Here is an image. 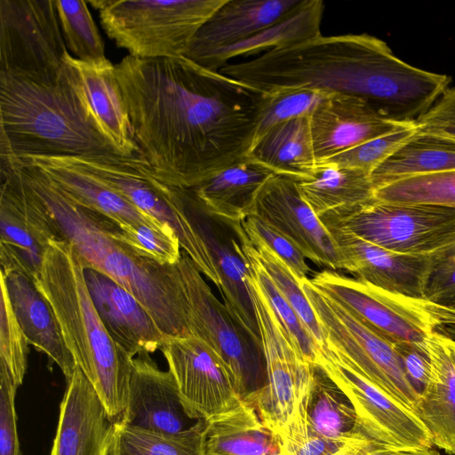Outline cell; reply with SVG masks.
I'll list each match as a JSON object with an SVG mask.
<instances>
[{"label": "cell", "instance_id": "1", "mask_svg": "<svg viewBox=\"0 0 455 455\" xmlns=\"http://www.w3.org/2000/svg\"><path fill=\"white\" fill-rule=\"evenodd\" d=\"M116 74L139 154L171 186L188 188L240 162L259 94L185 56H125Z\"/></svg>", "mask_w": 455, "mask_h": 455}, {"label": "cell", "instance_id": "2", "mask_svg": "<svg viewBox=\"0 0 455 455\" xmlns=\"http://www.w3.org/2000/svg\"><path fill=\"white\" fill-rule=\"evenodd\" d=\"M220 71L259 94L309 87L355 96L399 123H415L448 85L446 76L403 61L368 34H320Z\"/></svg>", "mask_w": 455, "mask_h": 455}, {"label": "cell", "instance_id": "3", "mask_svg": "<svg viewBox=\"0 0 455 455\" xmlns=\"http://www.w3.org/2000/svg\"><path fill=\"white\" fill-rule=\"evenodd\" d=\"M18 163L17 169L46 208L58 236L72 244L84 267L129 291L167 338L190 335L177 264L137 254L115 237L111 220L76 204L39 168Z\"/></svg>", "mask_w": 455, "mask_h": 455}, {"label": "cell", "instance_id": "4", "mask_svg": "<svg viewBox=\"0 0 455 455\" xmlns=\"http://www.w3.org/2000/svg\"><path fill=\"white\" fill-rule=\"evenodd\" d=\"M85 267L70 243L53 240L34 277L52 307L76 364L114 423L126 408L132 360L108 332L91 297Z\"/></svg>", "mask_w": 455, "mask_h": 455}, {"label": "cell", "instance_id": "5", "mask_svg": "<svg viewBox=\"0 0 455 455\" xmlns=\"http://www.w3.org/2000/svg\"><path fill=\"white\" fill-rule=\"evenodd\" d=\"M116 154L63 74L42 84L0 73V161ZM117 155V154H116Z\"/></svg>", "mask_w": 455, "mask_h": 455}, {"label": "cell", "instance_id": "6", "mask_svg": "<svg viewBox=\"0 0 455 455\" xmlns=\"http://www.w3.org/2000/svg\"><path fill=\"white\" fill-rule=\"evenodd\" d=\"M226 0H88L101 26L129 55L185 56L194 36Z\"/></svg>", "mask_w": 455, "mask_h": 455}, {"label": "cell", "instance_id": "7", "mask_svg": "<svg viewBox=\"0 0 455 455\" xmlns=\"http://www.w3.org/2000/svg\"><path fill=\"white\" fill-rule=\"evenodd\" d=\"M310 283L391 343L424 344L439 327L455 325V307L390 291L332 269Z\"/></svg>", "mask_w": 455, "mask_h": 455}, {"label": "cell", "instance_id": "8", "mask_svg": "<svg viewBox=\"0 0 455 455\" xmlns=\"http://www.w3.org/2000/svg\"><path fill=\"white\" fill-rule=\"evenodd\" d=\"M135 207L158 222L170 227L180 246L202 274L220 287V277L212 257L185 209L181 188L167 184L139 154H116L73 157Z\"/></svg>", "mask_w": 455, "mask_h": 455}, {"label": "cell", "instance_id": "9", "mask_svg": "<svg viewBox=\"0 0 455 455\" xmlns=\"http://www.w3.org/2000/svg\"><path fill=\"white\" fill-rule=\"evenodd\" d=\"M299 283L326 334V348L386 395L416 413L419 395L406 378L394 344L320 291L309 278Z\"/></svg>", "mask_w": 455, "mask_h": 455}, {"label": "cell", "instance_id": "10", "mask_svg": "<svg viewBox=\"0 0 455 455\" xmlns=\"http://www.w3.org/2000/svg\"><path fill=\"white\" fill-rule=\"evenodd\" d=\"M177 267L190 335L204 342L221 358L242 398L261 388L267 380L261 347L235 322L186 252H181Z\"/></svg>", "mask_w": 455, "mask_h": 455}, {"label": "cell", "instance_id": "11", "mask_svg": "<svg viewBox=\"0 0 455 455\" xmlns=\"http://www.w3.org/2000/svg\"><path fill=\"white\" fill-rule=\"evenodd\" d=\"M248 284L259 330L267 380L261 388L243 399L250 403L263 423L280 436L309 395L315 366L295 349L251 270Z\"/></svg>", "mask_w": 455, "mask_h": 455}, {"label": "cell", "instance_id": "12", "mask_svg": "<svg viewBox=\"0 0 455 455\" xmlns=\"http://www.w3.org/2000/svg\"><path fill=\"white\" fill-rule=\"evenodd\" d=\"M320 220L402 254L431 255L455 242V209L442 205L375 200Z\"/></svg>", "mask_w": 455, "mask_h": 455}, {"label": "cell", "instance_id": "13", "mask_svg": "<svg viewBox=\"0 0 455 455\" xmlns=\"http://www.w3.org/2000/svg\"><path fill=\"white\" fill-rule=\"evenodd\" d=\"M68 52L55 0H0V73L53 84Z\"/></svg>", "mask_w": 455, "mask_h": 455}, {"label": "cell", "instance_id": "14", "mask_svg": "<svg viewBox=\"0 0 455 455\" xmlns=\"http://www.w3.org/2000/svg\"><path fill=\"white\" fill-rule=\"evenodd\" d=\"M315 367L340 389L352 404L355 431L393 451L432 449V436L411 410L388 397L326 348Z\"/></svg>", "mask_w": 455, "mask_h": 455}, {"label": "cell", "instance_id": "15", "mask_svg": "<svg viewBox=\"0 0 455 455\" xmlns=\"http://www.w3.org/2000/svg\"><path fill=\"white\" fill-rule=\"evenodd\" d=\"M160 350L188 419L207 421L243 400L221 358L202 340L192 335L172 337Z\"/></svg>", "mask_w": 455, "mask_h": 455}, {"label": "cell", "instance_id": "16", "mask_svg": "<svg viewBox=\"0 0 455 455\" xmlns=\"http://www.w3.org/2000/svg\"><path fill=\"white\" fill-rule=\"evenodd\" d=\"M60 239L46 208L19 170L1 174V271H18L34 280L44 254Z\"/></svg>", "mask_w": 455, "mask_h": 455}, {"label": "cell", "instance_id": "17", "mask_svg": "<svg viewBox=\"0 0 455 455\" xmlns=\"http://www.w3.org/2000/svg\"><path fill=\"white\" fill-rule=\"evenodd\" d=\"M251 214L282 232L305 258L332 270L345 269L336 241L301 197L297 181L271 175L259 190Z\"/></svg>", "mask_w": 455, "mask_h": 455}, {"label": "cell", "instance_id": "18", "mask_svg": "<svg viewBox=\"0 0 455 455\" xmlns=\"http://www.w3.org/2000/svg\"><path fill=\"white\" fill-rule=\"evenodd\" d=\"M186 212L204 241L220 277L219 291L235 322L261 347L259 330L249 290L250 267L231 223L204 212L181 188Z\"/></svg>", "mask_w": 455, "mask_h": 455}, {"label": "cell", "instance_id": "19", "mask_svg": "<svg viewBox=\"0 0 455 455\" xmlns=\"http://www.w3.org/2000/svg\"><path fill=\"white\" fill-rule=\"evenodd\" d=\"M63 74L99 132L116 154L128 156L139 153L116 65L108 59L84 62L68 52Z\"/></svg>", "mask_w": 455, "mask_h": 455}, {"label": "cell", "instance_id": "20", "mask_svg": "<svg viewBox=\"0 0 455 455\" xmlns=\"http://www.w3.org/2000/svg\"><path fill=\"white\" fill-rule=\"evenodd\" d=\"M316 162L415 123H399L379 115L363 100L334 93L309 116Z\"/></svg>", "mask_w": 455, "mask_h": 455}, {"label": "cell", "instance_id": "21", "mask_svg": "<svg viewBox=\"0 0 455 455\" xmlns=\"http://www.w3.org/2000/svg\"><path fill=\"white\" fill-rule=\"evenodd\" d=\"M325 226L342 253L345 270L355 278L390 291L425 298L430 255L394 252L349 231Z\"/></svg>", "mask_w": 455, "mask_h": 455}, {"label": "cell", "instance_id": "22", "mask_svg": "<svg viewBox=\"0 0 455 455\" xmlns=\"http://www.w3.org/2000/svg\"><path fill=\"white\" fill-rule=\"evenodd\" d=\"M16 160L39 168L76 204L108 219L121 229L139 226L172 229L135 207L70 156H24Z\"/></svg>", "mask_w": 455, "mask_h": 455}, {"label": "cell", "instance_id": "23", "mask_svg": "<svg viewBox=\"0 0 455 455\" xmlns=\"http://www.w3.org/2000/svg\"><path fill=\"white\" fill-rule=\"evenodd\" d=\"M114 422L79 367L67 384L51 455H109Z\"/></svg>", "mask_w": 455, "mask_h": 455}, {"label": "cell", "instance_id": "24", "mask_svg": "<svg viewBox=\"0 0 455 455\" xmlns=\"http://www.w3.org/2000/svg\"><path fill=\"white\" fill-rule=\"evenodd\" d=\"M84 276L95 307L117 346L132 357L161 349L168 338L129 291L95 269L85 268Z\"/></svg>", "mask_w": 455, "mask_h": 455}, {"label": "cell", "instance_id": "25", "mask_svg": "<svg viewBox=\"0 0 455 455\" xmlns=\"http://www.w3.org/2000/svg\"><path fill=\"white\" fill-rule=\"evenodd\" d=\"M186 418L170 371L160 370L148 354L135 356L126 408L117 422L174 435L190 427Z\"/></svg>", "mask_w": 455, "mask_h": 455}, {"label": "cell", "instance_id": "26", "mask_svg": "<svg viewBox=\"0 0 455 455\" xmlns=\"http://www.w3.org/2000/svg\"><path fill=\"white\" fill-rule=\"evenodd\" d=\"M303 0H226L194 36L185 57L198 62L210 52L265 29L292 12Z\"/></svg>", "mask_w": 455, "mask_h": 455}, {"label": "cell", "instance_id": "27", "mask_svg": "<svg viewBox=\"0 0 455 455\" xmlns=\"http://www.w3.org/2000/svg\"><path fill=\"white\" fill-rule=\"evenodd\" d=\"M15 316L30 345L60 369L68 384L77 367L50 303L34 280L18 271H1Z\"/></svg>", "mask_w": 455, "mask_h": 455}, {"label": "cell", "instance_id": "28", "mask_svg": "<svg viewBox=\"0 0 455 455\" xmlns=\"http://www.w3.org/2000/svg\"><path fill=\"white\" fill-rule=\"evenodd\" d=\"M423 347L430 360V373L416 413L428 429L433 444L455 455V363L448 337L435 331Z\"/></svg>", "mask_w": 455, "mask_h": 455}, {"label": "cell", "instance_id": "29", "mask_svg": "<svg viewBox=\"0 0 455 455\" xmlns=\"http://www.w3.org/2000/svg\"><path fill=\"white\" fill-rule=\"evenodd\" d=\"M273 175L244 158L187 188L207 214L228 222H240L252 213L257 196Z\"/></svg>", "mask_w": 455, "mask_h": 455}, {"label": "cell", "instance_id": "30", "mask_svg": "<svg viewBox=\"0 0 455 455\" xmlns=\"http://www.w3.org/2000/svg\"><path fill=\"white\" fill-rule=\"evenodd\" d=\"M245 158L297 182L313 177L315 159L309 116L277 124L251 143Z\"/></svg>", "mask_w": 455, "mask_h": 455}, {"label": "cell", "instance_id": "31", "mask_svg": "<svg viewBox=\"0 0 455 455\" xmlns=\"http://www.w3.org/2000/svg\"><path fill=\"white\" fill-rule=\"evenodd\" d=\"M205 455H283L280 436L243 399L234 409L204 421Z\"/></svg>", "mask_w": 455, "mask_h": 455}, {"label": "cell", "instance_id": "32", "mask_svg": "<svg viewBox=\"0 0 455 455\" xmlns=\"http://www.w3.org/2000/svg\"><path fill=\"white\" fill-rule=\"evenodd\" d=\"M297 186L319 219L347 214L376 200L370 174L324 162L317 163L313 177Z\"/></svg>", "mask_w": 455, "mask_h": 455}, {"label": "cell", "instance_id": "33", "mask_svg": "<svg viewBox=\"0 0 455 455\" xmlns=\"http://www.w3.org/2000/svg\"><path fill=\"white\" fill-rule=\"evenodd\" d=\"M324 4L321 0H303L301 4L277 23L253 36L213 51L196 64L213 71H220L231 59L267 52L290 46L321 34L320 25Z\"/></svg>", "mask_w": 455, "mask_h": 455}, {"label": "cell", "instance_id": "34", "mask_svg": "<svg viewBox=\"0 0 455 455\" xmlns=\"http://www.w3.org/2000/svg\"><path fill=\"white\" fill-rule=\"evenodd\" d=\"M455 170V140L417 132L371 174L375 190L409 177Z\"/></svg>", "mask_w": 455, "mask_h": 455}, {"label": "cell", "instance_id": "35", "mask_svg": "<svg viewBox=\"0 0 455 455\" xmlns=\"http://www.w3.org/2000/svg\"><path fill=\"white\" fill-rule=\"evenodd\" d=\"M109 455H205L204 421L174 435L116 422Z\"/></svg>", "mask_w": 455, "mask_h": 455}, {"label": "cell", "instance_id": "36", "mask_svg": "<svg viewBox=\"0 0 455 455\" xmlns=\"http://www.w3.org/2000/svg\"><path fill=\"white\" fill-rule=\"evenodd\" d=\"M249 267L262 295L285 330L295 349L311 364L315 366L323 350L319 347L296 312L283 297L271 278L257 259L252 245L240 222H231Z\"/></svg>", "mask_w": 455, "mask_h": 455}, {"label": "cell", "instance_id": "37", "mask_svg": "<svg viewBox=\"0 0 455 455\" xmlns=\"http://www.w3.org/2000/svg\"><path fill=\"white\" fill-rule=\"evenodd\" d=\"M311 426L322 436L346 441L355 434V410L340 389L318 367L307 399Z\"/></svg>", "mask_w": 455, "mask_h": 455}, {"label": "cell", "instance_id": "38", "mask_svg": "<svg viewBox=\"0 0 455 455\" xmlns=\"http://www.w3.org/2000/svg\"><path fill=\"white\" fill-rule=\"evenodd\" d=\"M333 94L323 89L309 87L284 88L259 94L253 140L277 124L310 116Z\"/></svg>", "mask_w": 455, "mask_h": 455}, {"label": "cell", "instance_id": "39", "mask_svg": "<svg viewBox=\"0 0 455 455\" xmlns=\"http://www.w3.org/2000/svg\"><path fill=\"white\" fill-rule=\"evenodd\" d=\"M87 1L55 0L59 22L68 52L84 62L107 59L104 42L88 9Z\"/></svg>", "mask_w": 455, "mask_h": 455}, {"label": "cell", "instance_id": "40", "mask_svg": "<svg viewBox=\"0 0 455 455\" xmlns=\"http://www.w3.org/2000/svg\"><path fill=\"white\" fill-rule=\"evenodd\" d=\"M251 243V242H250ZM253 252L283 297L296 312L300 321L319 347L326 350V334L307 298L299 281L289 267L260 243H251Z\"/></svg>", "mask_w": 455, "mask_h": 455}, {"label": "cell", "instance_id": "41", "mask_svg": "<svg viewBox=\"0 0 455 455\" xmlns=\"http://www.w3.org/2000/svg\"><path fill=\"white\" fill-rule=\"evenodd\" d=\"M378 201L427 204L455 209V170L409 177L375 190Z\"/></svg>", "mask_w": 455, "mask_h": 455}, {"label": "cell", "instance_id": "42", "mask_svg": "<svg viewBox=\"0 0 455 455\" xmlns=\"http://www.w3.org/2000/svg\"><path fill=\"white\" fill-rule=\"evenodd\" d=\"M28 344L13 312L6 287L1 282L0 365L7 369L18 387L26 374Z\"/></svg>", "mask_w": 455, "mask_h": 455}, {"label": "cell", "instance_id": "43", "mask_svg": "<svg viewBox=\"0 0 455 455\" xmlns=\"http://www.w3.org/2000/svg\"><path fill=\"white\" fill-rule=\"evenodd\" d=\"M113 235L137 254L162 264L175 265L180 259V243L172 229L148 226L119 228L115 223Z\"/></svg>", "mask_w": 455, "mask_h": 455}, {"label": "cell", "instance_id": "44", "mask_svg": "<svg viewBox=\"0 0 455 455\" xmlns=\"http://www.w3.org/2000/svg\"><path fill=\"white\" fill-rule=\"evenodd\" d=\"M415 133L414 124L407 128L359 144L323 162L361 170L371 175Z\"/></svg>", "mask_w": 455, "mask_h": 455}, {"label": "cell", "instance_id": "45", "mask_svg": "<svg viewBox=\"0 0 455 455\" xmlns=\"http://www.w3.org/2000/svg\"><path fill=\"white\" fill-rule=\"evenodd\" d=\"M307 399L308 395L299 404L292 420L280 435L283 455H332L354 435L346 441L331 440L320 435L310 424Z\"/></svg>", "mask_w": 455, "mask_h": 455}, {"label": "cell", "instance_id": "46", "mask_svg": "<svg viewBox=\"0 0 455 455\" xmlns=\"http://www.w3.org/2000/svg\"><path fill=\"white\" fill-rule=\"evenodd\" d=\"M251 243H260L279 257L299 281L308 278L310 267L299 248L277 228L251 214L241 221Z\"/></svg>", "mask_w": 455, "mask_h": 455}, {"label": "cell", "instance_id": "47", "mask_svg": "<svg viewBox=\"0 0 455 455\" xmlns=\"http://www.w3.org/2000/svg\"><path fill=\"white\" fill-rule=\"evenodd\" d=\"M425 298L455 307V242L430 255Z\"/></svg>", "mask_w": 455, "mask_h": 455}, {"label": "cell", "instance_id": "48", "mask_svg": "<svg viewBox=\"0 0 455 455\" xmlns=\"http://www.w3.org/2000/svg\"><path fill=\"white\" fill-rule=\"evenodd\" d=\"M17 388L11 373L0 365V455H21L15 411Z\"/></svg>", "mask_w": 455, "mask_h": 455}, {"label": "cell", "instance_id": "49", "mask_svg": "<svg viewBox=\"0 0 455 455\" xmlns=\"http://www.w3.org/2000/svg\"><path fill=\"white\" fill-rule=\"evenodd\" d=\"M416 131L455 140V87L447 88L415 122Z\"/></svg>", "mask_w": 455, "mask_h": 455}, {"label": "cell", "instance_id": "50", "mask_svg": "<svg viewBox=\"0 0 455 455\" xmlns=\"http://www.w3.org/2000/svg\"><path fill=\"white\" fill-rule=\"evenodd\" d=\"M394 347L411 385L420 395L430 373V360L423 344L397 342Z\"/></svg>", "mask_w": 455, "mask_h": 455}, {"label": "cell", "instance_id": "51", "mask_svg": "<svg viewBox=\"0 0 455 455\" xmlns=\"http://www.w3.org/2000/svg\"><path fill=\"white\" fill-rule=\"evenodd\" d=\"M388 451L355 431L354 435L332 455H387Z\"/></svg>", "mask_w": 455, "mask_h": 455}, {"label": "cell", "instance_id": "52", "mask_svg": "<svg viewBox=\"0 0 455 455\" xmlns=\"http://www.w3.org/2000/svg\"><path fill=\"white\" fill-rule=\"evenodd\" d=\"M387 455H441L435 449L414 450V451H393L389 450Z\"/></svg>", "mask_w": 455, "mask_h": 455}, {"label": "cell", "instance_id": "53", "mask_svg": "<svg viewBox=\"0 0 455 455\" xmlns=\"http://www.w3.org/2000/svg\"><path fill=\"white\" fill-rule=\"evenodd\" d=\"M448 346H449V348L451 350L452 358H453L454 363H455V339H452L448 337Z\"/></svg>", "mask_w": 455, "mask_h": 455}, {"label": "cell", "instance_id": "54", "mask_svg": "<svg viewBox=\"0 0 455 455\" xmlns=\"http://www.w3.org/2000/svg\"><path fill=\"white\" fill-rule=\"evenodd\" d=\"M452 336L455 339V328L452 330Z\"/></svg>", "mask_w": 455, "mask_h": 455}]
</instances>
